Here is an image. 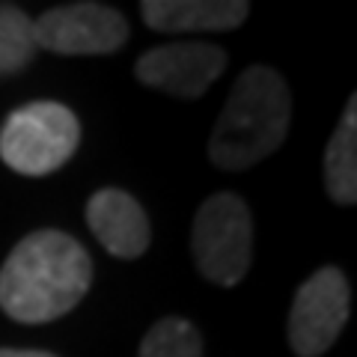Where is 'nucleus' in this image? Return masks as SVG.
Listing matches in <instances>:
<instances>
[{
  "mask_svg": "<svg viewBox=\"0 0 357 357\" xmlns=\"http://www.w3.org/2000/svg\"><path fill=\"white\" fill-rule=\"evenodd\" d=\"M36 48L63 57H98L114 54L128 39V21L105 3H66L54 6L33 21Z\"/></svg>",
  "mask_w": 357,
  "mask_h": 357,
  "instance_id": "nucleus-6",
  "label": "nucleus"
},
{
  "mask_svg": "<svg viewBox=\"0 0 357 357\" xmlns=\"http://www.w3.org/2000/svg\"><path fill=\"white\" fill-rule=\"evenodd\" d=\"M93 283V259L72 236L39 229L21 238L0 268V310L21 325L72 312Z\"/></svg>",
  "mask_w": 357,
  "mask_h": 357,
  "instance_id": "nucleus-1",
  "label": "nucleus"
},
{
  "mask_svg": "<svg viewBox=\"0 0 357 357\" xmlns=\"http://www.w3.org/2000/svg\"><path fill=\"white\" fill-rule=\"evenodd\" d=\"M292 119V96L280 72L250 66L232 84L208 140V158L220 170H250L283 146Z\"/></svg>",
  "mask_w": 357,
  "mask_h": 357,
  "instance_id": "nucleus-2",
  "label": "nucleus"
},
{
  "mask_svg": "<svg viewBox=\"0 0 357 357\" xmlns=\"http://www.w3.org/2000/svg\"><path fill=\"white\" fill-rule=\"evenodd\" d=\"M351 289L340 268L325 265L295 292L289 312V345L298 357H321L349 321Z\"/></svg>",
  "mask_w": 357,
  "mask_h": 357,
  "instance_id": "nucleus-5",
  "label": "nucleus"
},
{
  "mask_svg": "<svg viewBox=\"0 0 357 357\" xmlns=\"http://www.w3.org/2000/svg\"><path fill=\"white\" fill-rule=\"evenodd\" d=\"M0 357H57L51 351H27V349H0Z\"/></svg>",
  "mask_w": 357,
  "mask_h": 357,
  "instance_id": "nucleus-13",
  "label": "nucleus"
},
{
  "mask_svg": "<svg viewBox=\"0 0 357 357\" xmlns=\"http://www.w3.org/2000/svg\"><path fill=\"white\" fill-rule=\"evenodd\" d=\"M81 143V122L66 105L30 102L13 110L0 128V158L21 176L60 170Z\"/></svg>",
  "mask_w": 357,
  "mask_h": 357,
  "instance_id": "nucleus-3",
  "label": "nucleus"
},
{
  "mask_svg": "<svg viewBox=\"0 0 357 357\" xmlns=\"http://www.w3.org/2000/svg\"><path fill=\"white\" fill-rule=\"evenodd\" d=\"M227 69V51L211 42H170L158 45L134 63L137 81L170 96L197 98L211 89Z\"/></svg>",
  "mask_w": 357,
  "mask_h": 357,
  "instance_id": "nucleus-7",
  "label": "nucleus"
},
{
  "mask_svg": "<svg viewBox=\"0 0 357 357\" xmlns=\"http://www.w3.org/2000/svg\"><path fill=\"white\" fill-rule=\"evenodd\" d=\"M325 188L333 203H357V98L345 105L337 131L331 134L325 149Z\"/></svg>",
  "mask_w": 357,
  "mask_h": 357,
  "instance_id": "nucleus-10",
  "label": "nucleus"
},
{
  "mask_svg": "<svg viewBox=\"0 0 357 357\" xmlns=\"http://www.w3.org/2000/svg\"><path fill=\"white\" fill-rule=\"evenodd\" d=\"M86 223L96 241L116 259H137L152 241L149 218L131 194L119 188L96 191L86 203Z\"/></svg>",
  "mask_w": 357,
  "mask_h": 357,
  "instance_id": "nucleus-8",
  "label": "nucleus"
},
{
  "mask_svg": "<svg viewBox=\"0 0 357 357\" xmlns=\"http://www.w3.org/2000/svg\"><path fill=\"white\" fill-rule=\"evenodd\" d=\"M191 250L199 274L223 289L244 280L253 262V223L236 194H215L197 208Z\"/></svg>",
  "mask_w": 357,
  "mask_h": 357,
  "instance_id": "nucleus-4",
  "label": "nucleus"
},
{
  "mask_svg": "<svg viewBox=\"0 0 357 357\" xmlns=\"http://www.w3.org/2000/svg\"><path fill=\"white\" fill-rule=\"evenodd\" d=\"M143 21L158 33L236 30L250 15L244 0H143Z\"/></svg>",
  "mask_w": 357,
  "mask_h": 357,
  "instance_id": "nucleus-9",
  "label": "nucleus"
},
{
  "mask_svg": "<svg viewBox=\"0 0 357 357\" xmlns=\"http://www.w3.org/2000/svg\"><path fill=\"white\" fill-rule=\"evenodd\" d=\"M140 357H203V337L194 321L167 316L140 342Z\"/></svg>",
  "mask_w": 357,
  "mask_h": 357,
  "instance_id": "nucleus-12",
  "label": "nucleus"
},
{
  "mask_svg": "<svg viewBox=\"0 0 357 357\" xmlns=\"http://www.w3.org/2000/svg\"><path fill=\"white\" fill-rule=\"evenodd\" d=\"M36 57L33 18L13 3H0V77L15 75Z\"/></svg>",
  "mask_w": 357,
  "mask_h": 357,
  "instance_id": "nucleus-11",
  "label": "nucleus"
}]
</instances>
